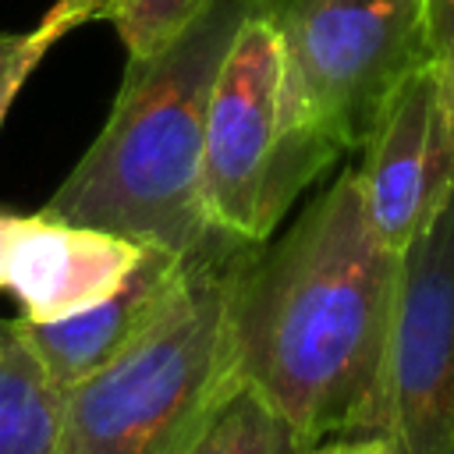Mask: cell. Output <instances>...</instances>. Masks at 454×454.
<instances>
[{
	"mask_svg": "<svg viewBox=\"0 0 454 454\" xmlns=\"http://www.w3.org/2000/svg\"><path fill=\"white\" fill-rule=\"evenodd\" d=\"M401 252L365 213L355 167L323 188L287 234L255 245L227 298L231 372L305 443L372 433Z\"/></svg>",
	"mask_w": 454,
	"mask_h": 454,
	"instance_id": "1",
	"label": "cell"
},
{
	"mask_svg": "<svg viewBox=\"0 0 454 454\" xmlns=\"http://www.w3.org/2000/svg\"><path fill=\"white\" fill-rule=\"evenodd\" d=\"M259 4L206 0L163 46L128 57L103 131L43 209L177 255L220 238L202 209L206 114L220 64Z\"/></svg>",
	"mask_w": 454,
	"mask_h": 454,
	"instance_id": "2",
	"label": "cell"
},
{
	"mask_svg": "<svg viewBox=\"0 0 454 454\" xmlns=\"http://www.w3.org/2000/svg\"><path fill=\"white\" fill-rule=\"evenodd\" d=\"M252 241L216 238L181 298L110 365L60 390L64 454H184L238 387L227 298Z\"/></svg>",
	"mask_w": 454,
	"mask_h": 454,
	"instance_id": "3",
	"label": "cell"
},
{
	"mask_svg": "<svg viewBox=\"0 0 454 454\" xmlns=\"http://www.w3.org/2000/svg\"><path fill=\"white\" fill-rule=\"evenodd\" d=\"M337 156L294 121L280 39L259 4L241 21L209 96L202 145L209 227L262 245L291 202Z\"/></svg>",
	"mask_w": 454,
	"mask_h": 454,
	"instance_id": "4",
	"label": "cell"
},
{
	"mask_svg": "<svg viewBox=\"0 0 454 454\" xmlns=\"http://www.w3.org/2000/svg\"><path fill=\"white\" fill-rule=\"evenodd\" d=\"M294 121L337 153L362 149L394 89L426 60V0H262Z\"/></svg>",
	"mask_w": 454,
	"mask_h": 454,
	"instance_id": "5",
	"label": "cell"
},
{
	"mask_svg": "<svg viewBox=\"0 0 454 454\" xmlns=\"http://www.w3.org/2000/svg\"><path fill=\"white\" fill-rule=\"evenodd\" d=\"M372 433L397 454H454V195L401 252Z\"/></svg>",
	"mask_w": 454,
	"mask_h": 454,
	"instance_id": "6",
	"label": "cell"
},
{
	"mask_svg": "<svg viewBox=\"0 0 454 454\" xmlns=\"http://www.w3.org/2000/svg\"><path fill=\"white\" fill-rule=\"evenodd\" d=\"M376 238L404 252L454 195V74L415 67L387 99L355 167Z\"/></svg>",
	"mask_w": 454,
	"mask_h": 454,
	"instance_id": "7",
	"label": "cell"
},
{
	"mask_svg": "<svg viewBox=\"0 0 454 454\" xmlns=\"http://www.w3.org/2000/svg\"><path fill=\"white\" fill-rule=\"evenodd\" d=\"M202 252L199 255H177L170 248L145 245L138 266L124 277V284L110 298H103V301H96L74 316L53 319V323H32L21 316L7 319V323L18 333V340L35 355L43 372L60 390H67L78 380L110 365L117 355H124L181 298Z\"/></svg>",
	"mask_w": 454,
	"mask_h": 454,
	"instance_id": "8",
	"label": "cell"
},
{
	"mask_svg": "<svg viewBox=\"0 0 454 454\" xmlns=\"http://www.w3.org/2000/svg\"><path fill=\"white\" fill-rule=\"evenodd\" d=\"M142 252V241L71 223L46 209L18 216L7 259V291H14L21 319L53 323L110 298L138 266Z\"/></svg>",
	"mask_w": 454,
	"mask_h": 454,
	"instance_id": "9",
	"label": "cell"
},
{
	"mask_svg": "<svg viewBox=\"0 0 454 454\" xmlns=\"http://www.w3.org/2000/svg\"><path fill=\"white\" fill-rule=\"evenodd\" d=\"M0 454H64L60 387L7 319L0 326Z\"/></svg>",
	"mask_w": 454,
	"mask_h": 454,
	"instance_id": "10",
	"label": "cell"
},
{
	"mask_svg": "<svg viewBox=\"0 0 454 454\" xmlns=\"http://www.w3.org/2000/svg\"><path fill=\"white\" fill-rule=\"evenodd\" d=\"M298 429L252 387L238 383L188 443L184 454H301Z\"/></svg>",
	"mask_w": 454,
	"mask_h": 454,
	"instance_id": "11",
	"label": "cell"
},
{
	"mask_svg": "<svg viewBox=\"0 0 454 454\" xmlns=\"http://www.w3.org/2000/svg\"><path fill=\"white\" fill-rule=\"evenodd\" d=\"M202 4L206 0H121L114 14V28L128 57H142L163 46Z\"/></svg>",
	"mask_w": 454,
	"mask_h": 454,
	"instance_id": "12",
	"label": "cell"
},
{
	"mask_svg": "<svg viewBox=\"0 0 454 454\" xmlns=\"http://www.w3.org/2000/svg\"><path fill=\"white\" fill-rule=\"evenodd\" d=\"M64 39V32L50 21H43L32 32H4L0 35V124L18 96V89L25 85V78L35 71V64L46 57V50Z\"/></svg>",
	"mask_w": 454,
	"mask_h": 454,
	"instance_id": "13",
	"label": "cell"
},
{
	"mask_svg": "<svg viewBox=\"0 0 454 454\" xmlns=\"http://www.w3.org/2000/svg\"><path fill=\"white\" fill-rule=\"evenodd\" d=\"M429 53L454 74V0H426Z\"/></svg>",
	"mask_w": 454,
	"mask_h": 454,
	"instance_id": "14",
	"label": "cell"
},
{
	"mask_svg": "<svg viewBox=\"0 0 454 454\" xmlns=\"http://www.w3.org/2000/svg\"><path fill=\"white\" fill-rule=\"evenodd\" d=\"M117 4L121 0H57L43 21L57 25L64 35L78 25H89V21H114L117 14Z\"/></svg>",
	"mask_w": 454,
	"mask_h": 454,
	"instance_id": "15",
	"label": "cell"
},
{
	"mask_svg": "<svg viewBox=\"0 0 454 454\" xmlns=\"http://www.w3.org/2000/svg\"><path fill=\"white\" fill-rule=\"evenodd\" d=\"M301 454H397V450L390 447L387 436L362 433V436H326V440H316Z\"/></svg>",
	"mask_w": 454,
	"mask_h": 454,
	"instance_id": "16",
	"label": "cell"
},
{
	"mask_svg": "<svg viewBox=\"0 0 454 454\" xmlns=\"http://www.w3.org/2000/svg\"><path fill=\"white\" fill-rule=\"evenodd\" d=\"M14 231H18V213H7V209H0V291L7 287V259H11Z\"/></svg>",
	"mask_w": 454,
	"mask_h": 454,
	"instance_id": "17",
	"label": "cell"
},
{
	"mask_svg": "<svg viewBox=\"0 0 454 454\" xmlns=\"http://www.w3.org/2000/svg\"><path fill=\"white\" fill-rule=\"evenodd\" d=\"M0 326H4V319H0Z\"/></svg>",
	"mask_w": 454,
	"mask_h": 454,
	"instance_id": "18",
	"label": "cell"
}]
</instances>
